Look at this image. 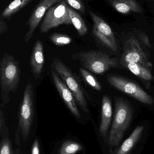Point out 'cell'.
Segmentation results:
<instances>
[{
    "label": "cell",
    "instance_id": "obj_1",
    "mask_svg": "<svg viewBox=\"0 0 154 154\" xmlns=\"http://www.w3.org/2000/svg\"><path fill=\"white\" fill-rule=\"evenodd\" d=\"M20 74L19 61L13 55L5 52L0 62L1 107H4L10 102V93H14L17 90Z\"/></svg>",
    "mask_w": 154,
    "mask_h": 154
},
{
    "label": "cell",
    "instance_id": "obj_2",
    "mask_svg": "<svg viewBox=\"0 0 154 154\" xmlns=\"http://www.w3.org/2000/svg\"><path fill=\"white\" fill-rule=\"evenodd\" d=\"M133 116L131 105L123 98L116 97L115 115L109 139V144L112 147L119 145L129 127Z\"/></svg>",
    "mask_w": 154,
    "mask_h": 154
},
{
    "label": "cell",
    "instance_id": "obj_3",
    "mask_svg": "<svg viewBox=\"0 0 154 154\" xmlns=\"http://www.w3.org/2000/svg\"><path fill=\"white\" fill-rule=\"evenodd\" d=\"M73 60H78L83 68L96 74H102L118 65V60L109 55L97 51L78 52L72 55Z\"/></svg>",
    "mask_w": 154,
    "mask_h": 154
},
{
    "label": "cell",
    "instance_id": "obj_4",
    "mask_svg": "<svg viewBox=\"0 0 154 154\" xmlns=\"http://www.w3.org/2000/svg\"><path fill=\"white\" fill-rule=\"evenodd\" d=\"M52 68L56 71L73 93L77 104L86 113L89 112L86 97V92L81 85L79 78L62 61L58 58L52 59Z\"/></svg>",
    "mask_w": 154,
    "mask_h": 154
},
{
    "label": "cell",
    "instance_id": "obj_5",
    "mask_svg": "<svg viewBox=\"0 0 154 154\" xmlns=\"http://www.w3.org/2000/svg\"><path fill=\"white\" fill-rule=\"evenodd\" d=\"M35 113V96L30 82L26 84L18 112V130L24 141L28 138Z\"/></svg>",
    "mask_w": 154,
    "mask_h": 154
},
{
    "label": "cell",
    "instance_id": "obj_6",
    "mask_svg": "<svg viewBox=\"0 0 154 154\" xmlns=\"http://www.w3.org/2000/svg\"><path fill=\"white\" fill-rule=\"evenodd\" d=\"M66 3L63 0L48 9L40 27L42 33H46L62 24H72Z\"/></svg>",
    "mask_w": 154,
    "mask_h": 154
},
{
    "label": "cell",
    "instance_id": "obj_7",
    "mask_svg": "<svg viewBox=\"0 0 154 154\" xmlns=\"http://www.w3.org/2000/svg\"><path fill=\"white\" fill-rule=\"evenodd\" d=\"M107 81L111 86L141 103L149 105H152L154 103L152 97L133 82L123 77L115 75L108 77Z\"/></svg>",
    "mask_w": 154,
    "mask_h": 154
},
{
    "label": "cell",
    "instance_id": "obj_8",
    "mask_svg": "<svg viewBox=\"0 0 154 154\" xmlns=\"http://www.w3.org/2000/svg\"><path fill=\"white\" fill-rule=\"evenodd\" d=\"M135 63L140 64L151 70L152 65L142 49L138 41L131 38L126 42L121 58V63Z\"/></svg>",
    "mask_w": 154,
    "mask_h": 154
},
{
    "label": "cell",
    "instance_id": "obj_9",
    "mask_svg": "<svg viewBox=\"0 0 154 154\" xmlns=\"http://www.w3.org/2000/svg\"><path fill=\"white\" fill-rule=\"evenodd\" d=\"M89 14L94 22L93 34L102 44L113 51H116L117 44L110 26L103 19L93 12L90 11Z\"/></svg>",
    "mask_w": 154,
    "mask_h": 154
},
{
    "label": "cell",
    "instance_id": "obj_10",
    "mask_svg": "<svg viewBox=\"0 0 154 154\" xmlns=\"http://www.w3.org/2000/svg\"><path fill=\"white\" fill-rule=\"evenodd\" d=\"M51 75L56 89L62 100L73 116L77 119H80L81 115L73 93L53 68L52 69Z\"/></svg>",
    "mask_w": 154,
    "mask_h": 154
},
{
    "label": "cell",
    "instance_id": "obj_11",
    "mask_svg": "<svg viewBox=\"0 0 154 154\" xmlns=\"http://www.w3.org/2000/svg\"><path fill=\"white\" fill-rule=\"evenodd\" d=\"M62 1L63 0H41L38 5L33 9L27 21L29 30L24 36L25 42H28L32 38L35 29L48 9Z\"/></svg>",
    "mask_w": 154,
    "mask_h": 154
},
{
    "label": "cell",
    "instance_id": "obj_12",
    "mask_svg": "<svg viewBox=\"0 0 154 154\" xmlns=\"http://www.w3.org/2000/svg\"><path fill=\"white\" fill-rule=\"evenodd\" d=\"M30 65L33 78L35 79H39L41 75L44 65L43 45L41 41L37 40L33 46L31 54Z\"/></svg>",
    "mask_w": 154,
    "mask_h": 154
},
{
    "label": "cell",
    "instance_id": "obj_13",
    "mask_svg": "<svg viewBox=\"0 0 154 154\" xmlns=\"http://www.w3.org/2000/svg\"><path fill=\"white\" fill-rule=\"evenodd\" d=\"M112 103L108 96L103 97L101 108V119L99 132L102 137H106L107 134L111 123L112 117Z\"/></svg>",
    "mask_w": 154,
    "mask_h": 154
},
{
    "label": "cell",
    "instance_id": "obj_14",
    "mask_svg": "<svg viewBox=\"0 0 154 154\" xmlns=\"http://www.w3.org/2000/svg\"><path fill=\"white\" fill-rule=\"evenodd\" d=\"M113 7L120 13L126 14L130 12L140 13L143 9L137 2L136 0H108Z\"/></svg>",
    "mask_w": 154,
    "mask_h": 154
},
{
    "label": "cell",
    "instance_id": "obj_15",
    "mask_svg": "<svg viewBox=\"0 0 154 154\" xmlns=\"http://www.w3.org/2000/svg\"><path fill=\"white\" fill-rule=\"evenodd\" d=\"M144 130V127H137L130 136L122 143L115 154H128L135 145L142 135Z\"/></svg>",
    "mask_w": 154,
    "mask_h": 154
},
{
    "label": "cell",
    "instance_id": "obj_16",
    "mask_svg": "<svg viewBox=\"0 0 154 154\" xmlns=\"http://www.w3.org/2000/svg\"><path fill=\"white\" fill-rule=\"evenodd\" d=\"M133 74L144 81H151L153 79L151 70L139 64L128 63L123 64Z\"/></svg>",
    "mask_w": 154,
    "mask_h": 154
},
{
    "label": "cell",
    "instance_id": "obj_17",
    "mask_svg": "<svg viewBox=\"0 0 154 154\" xmlns=\"http://www.w3.org/2000/svg\"><path fill=\"white\" fill-rule=\"evenodd\" d=\"M69 14L75 29L79 35L84 36L87 33L88 28L86 23L78 13L71 8L68 7Z\"/></svg>",
    "mask_w": 154,
    "mask_h": 154
},
{
    "label": "cell",
    "instance_id": "obj_18",
    "mask_svg": "<svg viewBox=\"0 0 154 154\" xmlns=\"http://www.w3.org/2000/svg\"><path fill=\"white\" fill-rule=\"evenodd\" d=\"M33 0H14L3 10L2 13L3 18H8L26 6Z\"/></svg>",
    "mask_w": 154,
    "mask_h": 154
},
{
    "label": "cell",
    "instance_id": "obj_19",
    "mask_svg": "<svg viewBox=\"0 0 154 154\" xmlns=\"http://www.w3.org/2000/svg\"><path fill=\"white\" fill-rule=\"evenodd\" d=\"M79 71L82 79L88 85L96 90L99 91L101 90L102 86L101 84L90 71L83 68H80Z\"/></svg>",
    "mask_w": 154,
    "mask_h": 154
},
{
    "label": "cell",
    "instance_id": "obj_20",
    "mask_svg": "<svg viewBox=\"0 0 154 154\" xmlns=\"http://www.w3.org/2000/svg\"><path fill=\"white\" fill-rule=\"evenodd\" d=\"M83 147L80 144L67 141L62 144L58 154H75L81 151Z\"/></svg>",
    "mask_w": 154,
    "mask_h": 154
},
{
    "label": "cell",
    "instance_id": "obj_21",
    "mask_svg": "<svg viewBox=\"0 0 154 154\" xmlns=\"http://www.w3.org/2000/svg\"><path fill=\"white\" fill-rule=\"evenodd\" d=\"M51 41L58 46H63L69 45L72 41V38L69 36L65 34L55 33L50 36Z\"/></svg>",
    "mask_w": 154,
    "mask_h": 154
},
{
    "label": "cell",
    "instance_id": "obj_22",
    "mask_svg": "<svg viewBox=\"0 0 154 154\" xmlns=\"http://www.w3.org/2000/svg\"><path fill=\"white\" fill-rule=\"evenodd\" d=\"M65 1L72 8L80 11L83 14L85 13V5L81 0H65Z\"/></svg>",
    "mask_w": 154,
    "mask_h": 154
},
{
    "label": "cell",
    "instance_id": "obj_23",
    "mask_svg": "<svg viewBox=\"0 0 154 154\" xmlns=\"http://www.w3.org/2000/svg\"><path fill=\"white\" fill-rule=\"evenodd\" d=\"M0 154H12L11 143V141L7 138H5L2 141Z\"/></svg>",
    "mask_w": 154,
    "mask_h": 154
},
{
    "label": "cell",
    "instance_id": "obj_24",
    "mask_svg": "<svg viewBox=\"0 0 154 154\" xmlns=\"http://www.w3.org/2000/svg\"><path fill=\"white\" fill-rule=\"evenodd\" d=\"M8 29V26L5 20L2 17H1L0 20V34H4L6 32Z\"/></svg>",
    "mask_w": 154,
    "mask_h": 154
},
{
    "label": "cell",
    "instance_id": "obj_25",
    "mask_svg": "<svg viewBox=\"0 0 154 154\" xmlns=\"http://www.w3.org/2000/svg\"><path fill=\"white\" fill-rule=\"evenodd\" d=\"M39 144L38 139H36L31 149V154H39Z\"/></svg>",
    "mask_w": 154,
    "mask_h": 154
},
{
    "label": "cell",
    "instance_id": "obj_26",
    "mask_svg": "<svg viewBox=\"0 0 154 154\" xmlns=\"http://www.w3.org/2000/svg\"><path fill=\"white\" fill-rule=\"evenodd\" d=\"M139 36L142 41L145 44V45L149 48H151V43H150V41H149L147 35L143 33H140L139 34Z\"/></svg>",
    "mask_w": 154,
    "mask_h": 154
},
{
    "label": "cell",
    "instance_id": "obj_27",
    "mask_svg": "<svg viewBox=\"0 0 154 154\" xmlns=\"http://www.w3.org/2000/svg\"></svg>",
    "mask_w": 154,
    "mask_h": 154
}]
</instances>
